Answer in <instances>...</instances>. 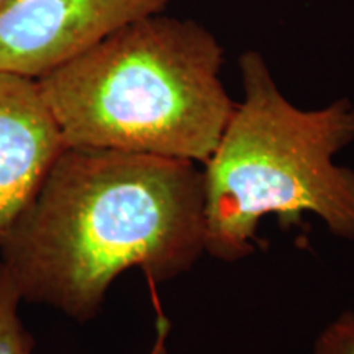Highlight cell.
I'll list each match as a JSON object with an SVG mask.
<instances>
[{
	"mask_svg": "<svg viewBox=\"0 0 354 354\" xmlns=\"http://www.w3.org/2000/svg\"><path fill=\"white\" fill-rule=\"evenodd\" d=\"M6 2H7V0H0V7H2Z\"/></svg>",
	"mask_w": 354,
	"mask_h": 354,
	"instance_id": "8",
	"label": "cell"
},
{
	"mask_svg": "<svg viewBox=\"0 0 354 354\" xmlns=\"http://www.w3.org/2000/svg\"><path fill=\"white\" fill-rule=\"evenodd\" d=\"M238 66L243 100L202 169L205 254L227 263L254 254L259 221L271 215L295 228L312 214L354 241V171L335 162L354 141V104L300 109L258 51Z\"/></svg>",
	"mask_w": 354,
	"mask_h": 354,
	"instance_id": "3",
	"label": "cell"
},
{
	"mask_svg": "<svg viewBox=\"0 0 354 354\" xmlns=\"http://www.w3.org/2000/svg\"><path fill=\"white\" fill-rule=\"evenodd\" d=\"M0 251L21 300L92 320L122 272L138 268L161 284L205 254L202 169L68 146Z\"/></svg>",
	"mask_w": 354,
	"mask_h": 354,
	"instance_id": "1",
	"label": "cell"
},
{
	"mask_svg": "<svg viewBox=\"0 0 354 354\" xmlns=\"http://www.w3.org/2000/svg\"><path fill=\"white\" fill-rule=\"evenodd\" d=\"M313 354H354V312L344 310L320 331Z\"/></svg>",
	"mask_w": 354,
	"mask_h": 354,
	"instance_id": "7",
	"label": "cell"
},
{
	"mask_svg": "<svg viewBox=\"0 0 354 354\" xmlns=\"http://www.w3.org/2000/svg\"><path fill=\"white\" fill-rule=\"evenodd\" d=\"M20 294L0 263V354H32L35 338L19 317Z\"/></svg>",
	"mask_w": 354,
	"mask_h": 354,
	"instance_id": "6",
	"label": "cell"
},
{
	"mask_svg": "<svg viewBox=\"0 0 354 354\" xmlns=\"http://www.w3.org/2000/svg\"><path fill=\"white\" fill-rule=\"evenodd\" d=\"M171 0H7L0 7V69L41 79Z\"/></svg>",
	"mask_w": 354,
	"mask_h": 354,
	"instance_id": "4",
	"label": "cell"
},
{
	"mask_svg": "<svg viewBox=\"0 0 354 354\" xmlns=\"http://www.w3.org/2000/svg\"><path fill=\"white\" fill-rule=\"evenodd\" d=\"M223 48L190 19L154 13L38 79L66 146L205 162L234 102Z\"/></svg>",
	"mask_w": 354,
	"mask_h": 354,
	"instance_id": "2",
	"label": "cell"
},
{
	"mask_svg": "<svg viewBox=\"0 0 354 354\" xmlns=\"http://www.w3.org/2000/svg\"><path fill=\"white\" fill-rule=\"evenodd\" d=\"M66 148L38 81L0 69V245Z\"/></svg>",
	"mask_w": 354,
	"mask_h": 354,
	"instance_id": "5",
	"label": "cell"
}]
</instances>
